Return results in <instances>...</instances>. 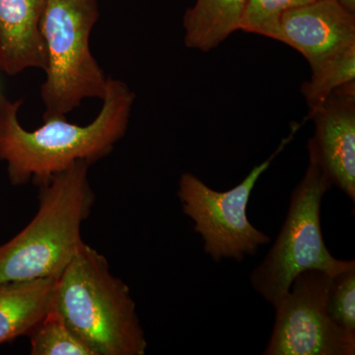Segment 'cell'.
I'll return each mask as SVG.
<instances>
[{
  "label": "cell",
  "mask_w": 355,
  "mask_h": 355,
  "mask_svg": "<svg viewBox=\"0 0 355 355\" xmlns=\"http://www.w3.org/2000/svg\"><path fill=\"white\" fill-rule=\"evenodd\" d=\"M327 310L340 328L355 334V266L331 277Z\"/></svg>",
  "instance_id": "obj_16"
},
{
  "label": "cell",
  "mask_w": 355,
  "mask_h": 355,
  "mask_svg": "<svg viewBox=\"0 0 355 355\" xmlns=\"http://www.w3.org/2000/svg\"><path fill=\"white\" fill-rule=\"evenodd\" d=\"M333 187L321 166L309 156V166L291 193V205L275 244L252 272L254 291L272 307L289 291L299 273L318 270L335 277L355 266L338 260L324 244L321 225L322 198Z\"/></svg>",
  "instance_id": "obj_5"
},
{
  "label": "cell",
  "mask_w": 355,
  "mask_h": 355,
  "mask_svg": "<svg viewBox=\"0 0 355 355\" xmlns=\"http://www.w3.org/2000/svg\"><path fill=\"white\" fill-rule=\"evenodd\" d=\"M99 16L98 0H46L41 20L46 57L44 121L67 118L88 98H104L108 77L90 49Z\"/></svg>",
  "instance_id": "obj_4"
},
{
  "label": "cell",
  "mask_w": 355,
  "mask_h": 355,
  "mask_svg": "<svg viewBox=\"0 0 355 355\" xmlns=\"http://www.w3.org/2000/svg\"><path fill=\"white\" fill-rule=\"evenodd\" d=\"M89 166L78 161L38 184L36 214L0 245V284L57 279L83 246L81 228L95 202Z\"/></svg>",
  "instance_id": "obj_3"
},
{
  "label": "cell",
  "mask_w": 355,
  "mask_h": 355,
  "mask_svg": "<svg viewBox=\"0 0 355 355\" xmlns=\"http://www.w3.org/2000/svg\"><path fill=\"white\" fill-rule=\"evenodd\" d=\"M299 125L282 139V144L261 164L254 166L246 178L226 191L212 190L200 178L184 173L179 182L178 198L183 212L195 223V231L205 241V252L214 261L232 259L242 261L254 256L259 248L270 242V237L254 227L247 216V207L254 184L275 157L291 144Z\"/></svg>",
  "instance_id": "obj_6"
},
{
  "label": "cell",
  "mask_w": 355,
  "mask_h": 355,
  "mask_svg": "<svg viewBox=\"0 0 355 355\" xmlns=\"http://www.w3.org/2000/svg\"><path fill=\"white\" fill-rule=\"evenodd\" d=\"M51 309L93 355L146 354V334L130 287L86 243L55 279Z\"/></svg>",
  "instance_id": "obj_2"
},
{
  "label": "cell",
  "mask_w": 355,
  "mask_h": 355,
  "mask_svg": "<svg viewBox=\"0 0 355 355\" xmlns=\"http://www.w3.org/2000/svg\"><path fill=\"white\" fill-rule=\"evenodd\" d=\"M311 77L302 91L309 110L317 108L336 89L355 83V44L310 62Z\"/></svg>",
  "instance_id": "obj_13"
},
{
  "label": "cell",
  "mask_w": 355,
  "mask_h": 355,
  "mask_svg": "<svg viewBox=\"0 0 355 355\" xmlns=\"http://www.w3.org/2000/svg\"><path fill=\"white\" fill-rule=\"evenodd\" d=\"M247 0H197L184 16V44L209 51L241 30Z\"/></svg>",
  "instance_id": "obj_12"
},
{
  "label": "cell",
  "mask_w": 355,
  "mask_h": 355,
  "mask_svg": "<svg viewBox=\"0 0 355 355\" xmlns=\"http://www.w3.org/2000/svg\"><path fill=\"white\" fill-rule=\"evenodd\" d=\"M345 8L349 9L350 12L355 13V0H338Z\"/></svg>",
  "instance_id": "obj_17"
},
{
  "label": "cell",
  "mask_w": 355,
  "mask_h": 355,
  "mask_svg": "<svg viewBox=\"0 0 355 355\" xmlns=\"http://www.w3.org/2000/svg\"><path fill=\"white\" fill-rule=\"evenodd\" d=\"M316 0H247L242 31L272 39L282 14Z\"/></svg>",
  "instance_id": "obj_15"
},
{
  "label": "cell",
  "mask_w": 355,
  "mask_h": 355,
  "mask_svg": "<svg viewBox=\"0 0 355 355\" xmlns=\"http://www.w3.org/2000/svg\"><path fill=\"white\" fill-rule=\"evenodd\" d=\"M331 277L299 273L275 306V322L265 355H354L355 334L336 324L327 310Z\"/></svg>",
  "instance_id": "obj_7"
},
{
  "label": "cell",
  "mask_w": 355,
  "mask_h": 355,
  "mask_svg": "<svg viewBox=\"0 0 355 355\" xmlns=\"http://www.w3.org/2000/svg\"><path fill=\"white\" fill-rule=\"evenodd\" d=\"M272 39L295 49L310 64L355 44V13L338 0H316L282 14Z\"/></svg>",
  "instance_id": "obj_9"
},
{
  "label": "cell",
  "mask_w": 355,
  "mask_h": 355,
  "mask_svg": "<svg viewBox=\"0 0 355 355\" xmlns=\"http://www.w3.org/2000/svg\"><path fill=\"white\" fill-rule=\"evenodd\" d=\"M46 0H0V69L16 76L46 69L41 20Z\"/></svg>",
  "instance_id": "obj_10"
},
{
  "label": "cell",
  "mask_w": 355,
  "mask_h": 355,
  "mask_svg": "<svg viewBox=\"0 0 355 355\" xmlns=\"http://www.w3.org/2000/svg\"><path fill=\"white\" fill-rule=\"evenodd\" d=\"M55 279L0 284V345L29 336L51 310Z\"/></svg>",
  "instance_id": "obj_11"
},
{
  "label": "cell",
  "mask_w": 355,
  "mask_h": 355,
  "mask_svg": "<svg viewBox=\"0 0 355 355\" xmlns=\"http://www.w3.org/2000/svg\"><path fill=\"white\" fill-rule=\"evenodd\" d=\"M32 355H93L53 309L28 336Z\"/></svg>",
  "instance_id": "obj_14"
},
{
  "label": "cell",
  "mask_w": 355,
  "mask_h": 355,
  "mask_svg": "<svg viewBox=\"0 0 355 355\" xmlns=\"http://www.w3.org/2000/svg\"><path fill=\"white\" fill-rule=\"evenodd\" d=\"M315 135L309 156L338 187L355 202V83L336 89L317 108L309 110Z\"/></svg>",
  "instance_id": "obj_8"
},
{
  "label": "cell",
  "mask_w": 355,
  "mask_h": 355,
  "mask_svg": "<svg viewBox=\"0 0 355 355\" xmlns=\"http://www.w3.org/2000/svg\"><path fill=\"white\" fill-rule=\"evenodd\" d=\"M135 100L127 84L108 77L101 111L92 123L78 125L53 118L28 130L18 119L22 100L0 95V161L6 164L9 181L38 186L78 161L91 165L106 157L127 133Z\"/></svg>",
  "instance_id": "obj_1"
}]
</instances>
